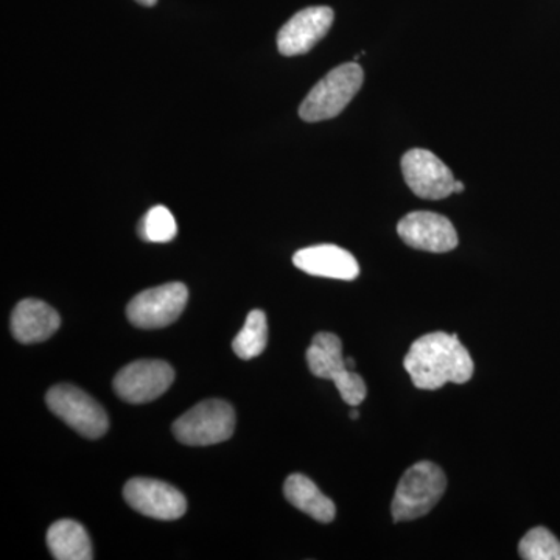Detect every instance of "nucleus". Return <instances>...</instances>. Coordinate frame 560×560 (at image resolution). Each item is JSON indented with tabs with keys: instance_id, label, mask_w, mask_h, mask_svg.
I'll return each instance as SVG.
<instances>
[{
	"instance_id": "4",
	"label": "nucleus",
	"mask_w": 560,
	"mask_h": 560,
	"mask_svg": "<svg viewBox=\"0 0 560 560\" xmlns=\"http://www.w3.org/2000/svg\"><path fill=\"white\" fill-rule=\"evenodd\" d=\"M308 368L315 377L331 381L340 390L341 399L350 407H357L366 399V383L361 375L349 370L342 355L340 338L330 331H319L307 349Z\"/></svg>"
},
{
	"instance_id": "15",
	"label": "nucleus",
	"mask_w": 560,
	"mask_h": 560,
	"mask_svg": "<svg viewBox=\"0 0 560 560\" xmlns=\"http://www.w3.org/2000/svg\"><path fill=\"white\" fill-rule=\"evenodd\" d=\"M283 493L285 499L293 504L294 508L311 515L319 523L334 522L337 510H335L334 501L327 499L311 478L301 474L290 475L283 485Z\"/></svg>"
},
{
	"instance_id": "23",
	"label": "nucleus",
	"mask_w": 560,
	"mask_h": 560,
	"mask_svg": "<svg viewBox=\"0 0 560 560\" xmlns=\"http://www.w3.org/2000/svg\"><path fill=\"white\" fill-rule=\"evenodd\" d=\"M346 364H348L349 370L355 368V361H353L352 359H346Z\"/></svg>"
},
{
	"instance_id": "8",
	"label": "nucleus",
	"mask_w": 560,
	"mask_h": 560,
	"mask_svg": "<svg viewBox=\"0 0 560 560\" xmlns=\"http://www.w3.org/2000/svg\"><path fill=\"white\" fill-rule=\"evenodd\" d=\"M405 183L423 200H444L455 194V176L451 168L429 150L415 149L401 158Z\"/></svg>"
},
{
	"instance_id": "1",
	"label": "nucleus",
	"mask_w": 560,
	"mask_h": 560,
	"mask_svg": "<svg viewBox=\"0 0 560 560\" xmlns=\"http://www.w3.org/2000/svg\"><path fill=\"white\" fill-rule=\"evenodd\" d=\"M412 385L418 389L436 390L447 383L463 385L474 375L475 364L469 350L460 345L458 335L434 331L412 342L404 360Z\"/></svg>"
},
{
	"instance_id": "9",
	"label": "nucleus",
	"mask_w": 560,
	"mask_h": 560,
	"mask_svg": "<svg viewBox=\"0 0 560 560\" xmlns=\"http://www.w3.org/2000/svg\"><path fill=\"white\" fill-rule=\"evenodd\" d=\"M175 381L171 364L161 360H139L128 364L114 378V390L127 404L156 400Z\"/></svg>"
},
{
	"instance_id": "2",
	"label": "nucleus",
	"mask_w": 560,
	"mask_h": 560,
	"mask_svg": "<svg viewBox=\"0 0 560 560\" xmlns=\"http://www.w3.org/2000/svg\"><path fill=\"white\" fill-rule=\"evenodd\" d=\"M447 478L438 464L420 460L399 481L393 499L394 522L418 521L429 514L444 495Z\"/></svg>"
},
{
	"instance_id": "10",
	"label": "nucleus",
	"mask_w": 560,
	"mask_h": 560,
	"mask_svg": "<svg viewBox=\"0 0 560 560\" xmlns=\"http://www.w3.org/2000/svg\"><path fill=\"white\" fill-rule=\"evenodd\" d=\"M124 497L132 510L156 521H178L187 511L186 497L178 489L151 478H132L125 485Z\"/></svg>"
},
{
	"instance_id": "6",
	"label": "nucleus",
	"mask_w": 560,
	"mask_h": 560,
	"mask_svg": "<svg viewBox=\"0 0 560 560\" xmlns=\"http://www.w3.org/2000/svg\"><path fill=\"white\" fill-rule=\"evenodd\" d=\"M46 401L57 418L88 440H98L108 431V416L102 405L75 386H54L47 393Z\"/></svg>"
},
{
	"instance_id": "17",
	"label": "nucleus",
	"mask_w": 560,
	"mask_h": 560,
	"mask_svg": "<svg viewBox=\"0 0 560 560\" xmlns=\"http://www.w3.org/2000/svg\"><path fill=\"white\" fill-rule=\"evenodd\" d=\"M268 323L267 315L261 311H253L246 318L241 334L232 341L235 355L242 360H253L267 348Z\"/></svg>"
},
{
	"instance_id": "20",
	"label": "nucleus",
	"mask_w": 560,
	"mask_h": 560,
	"mask_svg": "<svg viewBox=\"0 0 560 560\" xmlns=\"http://www.w3.org/2000/svg\"><path fill=\"white\" fill-rule=\"evenodd\" d=\"M136 2L143 7H153L156 5L158 0H136Z\"/></svg>"
},
{
	"instance_id": "3",
	"label": "nucleus",
	"mask_w": 560,
	"mask_h": 560,
	"mask_svg": "<svg viewBox=\"0 0 560 560\" xmlns=\"http://www.w3.org/2000/svg\"><path fill=\"white\" fill-rule=\"evenodd\" d=\"M363 80V69L357 62H346L330 70L302 102L301 119L323 121L340 116L359 94Z\"/></svg>"
},
{
	"instance_id": "7",
	"label": "nucleus",
	"mask_w": 560,
	"mask_h": 560,
	"mask_svg": "<svg viewBox=\"0 0 560 560\" xmlns=\"http://www.w3.org/2000/svg\"><path fill=\"white\" fill-rule=\"evenodd\" d=\"M189 301L184 283L171 282L142 291L127 307L128 320L138 329H164L179 318Z\"/></svg>"
},
{
	"instance_id": "11",
	"label": "nucleus",
	"mask_w": 560,
	"mask_h": 560,
	"mask_svg": "<svg viewBox=\"0 0 560 560\" xmlns=\"http://www.w3.org/2000/svg\"><path fill=\"white\" fill-rule=\"evenodd\" d=\"M401 241L411 248L448 253L458 246V234L447 217L434 212H411L397 224Z\"/></svg>"
},
{
	"instance_id": "13",
	"label": "nucleus",
	"mask_w": 560,
	"mask_h": 560,
	"mask_svg": "<svg viewBox=\"0 0 560 560\" xmlns=\"http://www.w3.org/2000/svg\"><path fill=\"white\" fill-rule=\"evenodd\" d=\"M294 267L318 278L355 280L360 265L349 250L335 245L311 246L293 256Z\"/></svg>"
},
{
	"instance_id": "5",
	"label": "nucleus",
	"mask_w": 560,
	"mask_h": 560,
	"mask_svg": "<svg viewBox=\"0 0 560 560\" xmlns=\"http://www.w3.org/2000/svg\"><path fill=\"white\" fill-rule=\"evenodd\" d=\"M235 412L224 400H205L175 420L172 430L180 444L206 447L230 440L234 434Z\"/></svg>"
},
{
	"instance_id": "16",
	"label": "nucleus",
	"mask_w": 560,
	"mask_h": 560,
	"mask_svg": "<svg viewBox=\"0 0 560 560\" xmlns=\"http://www.w3.org/2000/svg\"><path fill=\"white\" fill-rule=\"evenodd\" d=\"M47 547L57 560H91L92 544L86 529L73 521H58L47 533Z\"/></svg>"
},
{
	"instance_id": "21",
	"label": "nucleus",
	"mask_w": 560,
	"mask_h": 560,
	"mask_svg": "<svg viewBox=\"0 0 560 560\" xmlns=\"http://www.w3.org/2000/svg\"><path fill=\"white\" fill-rule=\"evenodd\" d=\"M463 191H464V183H460V180H456L455 194H463Z\"/></svg>"
},
{
	"instance_id": "18",
	"label": "nucleus",
	"mask_w": 560,
	"mask_h": 560,
	"mask_svg": "<svg viewBox=\"0 0 560 560\" xmlns=\"http://www.w3.org/2000/svg\"><path fill=\"white\" fill-rule=\"evenodd\" d=\"M178 234V226L171 210L164 206H154L139 223V235L142 241L167 243Z\"/></svg>"
},
{
	"instance_id": "12",
	"label": "nucleus",
	"mask_w": 560,
	"mask_h": 560,
	"mask_svg": "<svg viewBox=\"0 0 560 560\" xmlns=\"http://www.w3.org/2000/svg\"><path fill=\"white\" fill-rule=\"evenodd\" d=\"M330 7H308L294 14L278 33V49L285 57H296L311 51L334 24Z\"/></svg>"
},
{
	"instance_id": "19",
	"label": "nucleus",
	"mask_w": 560,
	"mask_h": 560,
	"mask_svg": "<svg viewBox=\"0 0 560 560\" xmlns=\"http://www.w3.org/2000/svg\"><path fill=\"white\" fill-rule=\"evenodd\" d=\"M518 552L526 560H560V541L550 530L539 526L523 537Z\"/></svg>"
},
{
	"instance_id": "22",
	"label": "nucleus",
	"mask_w": 560,
	"mask_h": 560,
	"mask_svg": "<svg viewBox=\"0 0 560 560\" xmlns=\"http://www.w3.org/2000/svg\"><path fill=\"white\" fill-rule=\"evenodd\" d=\"M360 412L355 410V407H353V410L350 411V419H359Z\"/></svg>"
},
{
	"instance_id": "14",
	"label": "nucleus",
	"mask_w": 560,
	"mask_h": 560,
	"mask_svg": "<svg viewBox=\"0 0 560 560\" xmlns=\"http://www.w3.org/2000/svg\"><path fill=\"white\" fill-rule=\"evenodd\" d=\"M60 315L46 302L24 300L11 315V334L22 345H35L49 340L60 329Z\"/></svg>"
}]
</instances>
